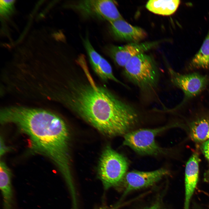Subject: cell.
<instances>
[{
    "label": "cell",
    "mask_w": 209,
    "mask_h": 209,
    "mask_svg": "<svg viewBox=\"0 0 209 209\" xmlns=\"http://www.w3.org/2000/svg\"><path fill=\"white\" fill-rule=\"evenodd\" d=\"M69 86L68 107L104 135H125L138 122L137 110L104 87L74 80Z\"/></svg>",
    "instance_id": "obj_1"
},
{
    "label": "cell",
    "mask_w": 209,
    "mask_h": 209,
    "mask_svg": "<svg viewBox=\"0 0 209 209\" xmlns=\"http://www.w3.org/2000/svg\"><path fill=\"white\" fill-rule=\"evenodd\" d=\"M0 118L2 124L16 125L29 137L33 149L47 157L55 164L66 183L73 181L69 131L60 116L44 110L12 107L3 109Z\"/></svg>",
    "instance_id": "obj_2"
},
{
    "label": "cell",
    "mask_w": 209,
    "mask_h": 209,
    "mask_svg": "<svg viewBox=\"0 0 209 209\" xmlns=\"http://www.w3.org/2000/svg\"><path fill=\"white\" fill-rule=\"evenodd\" d=\"M124 68L125 77L142 91H151L157 87L160 72L154 60L148 55L144 53L133 57Z\"/></svg>",
    "instance_id": "obj_3"
},
{
    "label": "cell",
    "mask_w": 209,
    "mask_h": 209,
    "mask_svg": "<svg viewBox=\"0 0 209 209\" xmlns=\"http://www.w3.org/2000/svg\"><path fill=\"white\" fill-rule=\"evenodd\" d=\"M128 165L123 156L110 147H107L100 157L98 169V176L105 189L116 186L122 181Z\"/></svg>",
    "instance_id": "obj_4"
},
{
    "label": "cell",
    "mask_w": 209,
    "mask_h": 209,
    "mask_svg": "<svg viewBox=\"0 0 209 209\" xmlns=\"http://www.w3.org/2000/svg\"><path fill=\"white\" fill-rule=\"evenodd\" d=\"M170 127L167 125L129 131L124 135L123 144L141 155H156L165 153V149L158 145L155 138Z\"/></svg>",
    "instance_id": "obj_5"
},
{
    "label": "cell",
    "mask_w": 209,
    "mask_h": 209,
    "mask_svg": "<svg viewBox=\"0 0 209 209\" xmlns=\"http://www.w3.org/2000/svg\"><path fill=\"white\" fill-rule=\"evenodd\" d=\"M71 7L86 17L97 18L109 22L123 19L113 1L81 0L73 3Z\"/></svg>",
    "instance_id": "obj_6"
},
{
    "label": "cell",
    "mask_w": 209,
    "mask_h": 209,
    "mask_svg": "<svg viewBox=\"0 0 209 209\" xmlns=\"http://www.w3.org/2000/svg\"><path fill=\"white\" fill-rule=\"evenodd\" d=\"M168 70L172 83L180 89L184 95L183 100L177 108L201 93L206 88L209 81V78L207 75L197 73L182 74L170 67H168Z\"/></svg>",
    "instance_id": "obj_7"
},
{
    "label": "cell",
    "mask_w": 209,
    "mask_h": 209,
    "mask_svg": "<svg viewBox=\"0 0 209 209\" xmlns=\"http://www.w3.org/2000/svg\"><path fill=\"white\" fill-rule=\"evenodd\" d=\"M158 44L157 42H153L129 43L122 46L111 45L106 46L105 51L117 65L124 68L132 57L144 53Z\"/></svg>",
    "instance_id": "obj_8"
},
{
    "label": "cell",
    "mask_w": 209,
    "mask_h": 209,
    "mask_svg": "<svg viewBox=\"0 0 209 209\" xmlns=\"http://www.w3.org/2000/svg\"><path fill=\"white\" fill-rule=\"evenodd\" d=\"M169 173L168 170L163 168L151 171L134 170L127 172L123 178L126 185L123 195L132 191L152 185Z\"/></svg>",
    "instance_id": "obj_9"
},
{
    "label": "cell",
    "mask_w": 209,
    "mask_h": 209,
    "mask_svg": "<svg viewBox=\"0 0 209 209\" xmlns=\"http://www.w3.org/2000/svg\"><path fill=\"white\" fill-rule=\"evenodd\" d=\"M110 33L114 38L118 40L137 43L145 39L146 32L142 28L133 26L123 19L109 22Z\"/></svg>",
    "instance_id": "obj_10"
},
{
    "label": "cell",
    "mask_w": 209,
    "mask_h": 209,
    "mask_svg": "<svg viewBox=\"0 0 209 209\" xmlns=\"http://www.w3.org/2000/svg\"><path fill=\"white\" fill-rule=\"evenodd\" d=\"M190 135L192 139L197 143L204 142L209 139V117H199L190 124Z\"/></svg>",
    "instance_id": "obj_11"
},
{
    "label": "cell",
    "mask_w": 209,
    "mask_h": 209,
    "mask_svg": "<svg viewBox=\"0 0 209 209\" xmlns=\"http://www.w3.org/2000/svg\"><path fill=\"white\" fill-rule=\"evenodd\" d=\"M179 0L149 1L146 5V8L156 14L169 15L174 13L180 3Z\"/></svg>",
    "instance_id": "obj_12"
},
{
    "label": "cell",
    "mask_w": 209,
    "mask_h": 209,
    "mask_svg": "<svg viewBox=\"0 0 209 209\" xmlns=\"http://www.w3.org/2000/svg\"><path fill=\"white\" fill-rule=\"evenodd\" d=\"M190 69H209V30L200 49L190 62Z\"/></svg>",
    "instance_id": "obj_13"
},
{
    "label": "cell",
    "mask_w": 209,
    "mask_h": 209,
    "mask_svg": "<svg viewBox=\"0 0 209 209\" xmlns=\"http://www.w3.org/2000/svg\"><path fill=\"white\" fill-rule=\"evenodd\" d=\"M0 187L3 202L12 203L13 192L11 183V172L5 164H0Z\"/></svg>",
    "instance_id": "obj_14"
},
{
    "label": "cell",
    "mask_w": 209,
    "mask_h": 209,
    "mask_svg": "<svg viewBox=\"0 0 209 209\" xmlns=\"http://www.w3.org/2000/svg\"><path fill=\"white\" fill-rule=\"evenodd\" d=\"M199 174L185 172V194L183 209H190V202L197 184Z\"/></svg>",
    "instance_id": "obj_15"
},
{
    "label": "cell",
    "mask_w": 209,
    "mask_h": 209,
    "mask_svg": "<svg viewBox=\"0 0 209 209\" xmlns=\"http://www.w3.org/2000/svg\"><path fill=\"white\" fill-rule=\"evenodd\" d=\"M96 74L101 79L105 81L110 80L119 83L125 87H127L126 85L115 77L113 73L110 64L102 57L99 64L98 71Z\"/></svg>",
    "instance_id": "obj_16"
},
{
    "label": "cell",
    "mask_w": 209,
    "mask_h": 209,
    "mask_svg": "<svg viewBox=\"0 0 209 209\" xmlns=\"http://www.w3.org/2000/svg\"><path fill=\"white\" fill-rule=\"evenodd\" d=\"M84 44L88 55L91 65L97 74L99 64L102 57L96 51L88 38L84 39Z\"/></svg>",
    "instance_id": "obj_17"
},
{
    "label": "cell",
    "mask_w": 209,
    "mask_h": 209,
    "mask_svg": "<svg viewBox=\"0 0 209 209\" xmlns=\"http://www.w3.org/2000/svg\"><path fill=\"white\" fill-rule=\"evenodd\" d=\"M14 1L13 0H1V14L7 16L11 14L13 11Z\"/></svg>",
    "instance_id": "obj_18"
},
{
    "label": "cell",
    "mask_w": 209,
    "mask_h": 209,
    "mask_svg": "<svg viewBox=\"0 0 209 209\" xmlns=\"http://www.w3.org/2000/svg\"><path fill=\"white\" fill-rule=\"evenodd\" d=\"M201 148L205 157L209 161V139L203 143Z\"/></svg>",
    "instance_id": "obj_19"
},
{
    "label": "cell",
    "mask_w": 209,
    "mask_h": 209,
    "mask_svg": "<svg viewBox=\"0 0 209 209\" xmlns=\"http://www.w3.org/2000/svg\"><path fill=\"white\" fill-rule=\"evenodd\" d=\"M0 156L3 155L7 151L8 149L5 146L2 139L1 138L0 139Z\"/></svg>",
    "instance_id": "obj_20"
},
{
    "label": "cell",
    "mask_w": 209,
    "mask_h": 209,
    "mask_svg": "<svg viewBox=\"0 0 209 209\" xmlns=\"http://www.w3.org/2000/svg\"><path fill=\"white\" fill-rule=\"evenodd\" d=\"M192 209H203L199 204L194 202L193 204Z\"/></svg>",
    "instance_id": "obj_21"
},
{
    "label": "cell",
    "mask_w": 209,
    "mask_h": 209,
    "mask_svg": "<svg viewBox=\"0 0 209 209\" xmlns=\"http://www.w3.org/2000/svg\"><path fill=\"white\" fill-rule=\"evenodd\" d=\"M146 209H160L158 204H156L151 207Z\"/></svg>",
    "instance_id": "obj_22"
},
{
    "label": "cell",
    "mask_w": 209,
    "mask_h": 209,
    "mask_svg": "<svg viewBox=\"0 0 209 209\" xmlns=\"http://www.w3.org/2000/svg\"><path fill=\"white\" fill-rule=\"evenodd\" d=\"M205 179L206 181L209 182V168L205 174Z\"/></svg>",
    "instance_id": "obj_23"
},
{
    "label": "cell",
    "mask_w": 209,
    "mask_h": 209,
    "mask_svg": "<svg viewBox=\"0 0 209 209\" xmlns=\"http://www.w3.org/2000/svg\"><path fill=\"white\" fill-rule=\"evenodd\" d=\"M3 209H13L12 206H6L3 207Z\"/></svg>",
    "instance_id": "obj_24"
}]
</instances>
